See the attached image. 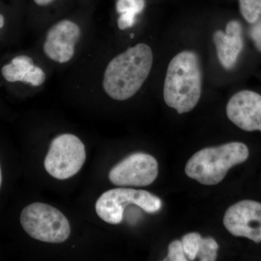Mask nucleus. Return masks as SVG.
Listing matches in <instances>:
<instances>
[{
	"label": "nucleus",
	"mask_w": 261,
	"mask_h": 261,
	"mask_svg": "<svg viewBox=\"0 0 261 261\" xmlns=\"http://www.w3.org/2000/svg\"><path fill=\"white\" fill-rule=\"evenodd\" d=\"M152 49L139 43L120 53L108 63L102 77V88L111 99L124 101L139 92L150 73Z\"/></svg>",
	"instance_id": "f257e3e1"
},
{
	"label": "nucleus",
	"mask_w": 261,
	"mask_h": 261,
	"mask_svg": "<svg viewBox=\"0 0 261 261\" xmlns=\"http://www.w3.org/2000/svg\"><path fill=\"white\" fill-rule=\"evenodd\" d=\"M202 85L198 56L193 51H181L168 64L163 86L165 102L179 114L190 112L200 100Z\"/></svg>",
	"instance_id": "f03ea898"
},
{
	"label": "nucleus",
	"mask_w": 261,
	"mask_h": 261,
	"mask_svg": "<svg viewBox=\"0 0 261 261\" xmlns=\"http://www.w3.org/2000/svg\"><path fill=\"white\" fill-rule=\"evenodd\" d=\"M249 149L242 142H230L201 149L192 156L185 167L189 177L201 185H216L222 181L228 170L247 161Z\"/></svg>",
	"instance_id": "7ed1b4c3"
},
{
	"label": "nucleus",
	"mask_w": 261,
	"mask_h": 261,
	"mask_svg": "<svg viewBox=\"0 0 261 261\" xmlns=\"http://www.w3.org/2000/svg\"><path fill=\"white\" fill-rule=\"evenodd\" d=\"M20 224L31 238L44 243L60 244L69 238L68 219L56 207L42 202H34L24 207Z\"/></svg>",
	"instance_id": "20e7f679"
},
{
	"label": "nucleus",
	"mask_w": 261,
	"mask_h": 261,
	"mask_svg": "<svg viewBox=\"0 0 261 261\" xmlns=\"http://www.w3.org/2000/svg\"><path fill=\"white\" fill-rule=\"evenodd\" d=\"M135 205L148 214L158 212L162 207L161 199L145 190L116 188L104 192L96 202L97 216L105 222L118 224L123 221L127 205Z\"/></svg>",
	"instance_id": "39448f33"
},
{
	"label": "nucleus",
	"mask_w": 261,
	"mask_h": 261,
	"mask_svg": "<svg viewBox=\"0 0 261 261\" xmlns=\"http://www.w3.org/2000/svg\"><path fill=\"white\" fill-rule=\"evenodd\" d=\"M86 157L85 146L80 139L71 134H63L51 141L44 168L53 178L68 179L80 172Z\"/></svg>",
	"instance_id": "423d86ee"
},
{
	"label": "nucleus",
	"mask_w": 261,
	"mask_h": 261,
	"mask_svg": "<svg viewBox=\"0 0 261 261\" xmlns=\"http://www.w3.org/2000/svg\"><path fill=\"white\" fill-rule=\"evenodd\" d=\"M159 174L157 160L150 154H130L110 171L109 179L119 187H146L153 183Z\"/></svg>",
	"instance_id": "0eeeda50"
},
{
	"label": "nucleus",
	"mask_w": 261,
	"mask_h": 261,
	"mask_svg": "<svg viewBox=\"0 0 261 261\" xmlns=\"http://www.w3.org/2000/svg\"><path fill=\"white\" fill-rule=\"evenodd\" d=\"M225 228L235 237L261 243V203L242 200L228 207L224 217Z\"/></svg>",
	"instance_id": "6e6552de"
},
{
	"label": "nucleus",
	"mask_w": 261,
	"mask_h": 261,
	"mask_svg": "<svg viewBox=\"0 0 261 261\" xmlns=\"http://www.w3.org/2000/svg\"><path fill=\"white\" fill-rule=\"evenodd\" d=\"M81 35L78 24L70 20H61L48 30L43 51L51 61L65 64L74 57L75 46Z\"/></svg>",
	"instance_id": "1a4fd4ad"
},
{
	"label": "nucleus",
	"mask_w": 261,
	"mask_h": 261,
	"mask_svg": "<svg viewBox=\"0 0 261 261\" xmlns=\"http://www.w3.org/2000/svg\"><path fill=\"white\" fill-rule=\"evenodd\" d=\"M228 119L247 132H261V95L250 90L233 94L226 106Z\"/></svg>",
	"instance_id": "9d476101"
},
{
	"label": "nucleus",
	"mask_w": 261,
	"mask_h": 261,
	"mask_svg": "<svg viewBox=\"0 0 261 261\" xmlns=\"http://www.w3.org/2000/svg\"><path fill=\"white\" fill-rule=\"evenodd\" d=\"M226 31L215 32L214 41L220 63L226 69H231L243 50L242 27L237 20H231L226 25Z\"/></svg>",
	"instance_id": "9b49d317"
},
{
	"label": "nucleus",
	"mask_w": 261,
	"mask_h": 261,
	"mask_svg": "<svg viewBox=\"0 0 261 261\" xmlns=\"http://www.w3.org/2000/svg\"><path fill=\"white\" fill-rule=\"evenodd\" d=\"M33 59L27 56L15 57L8 64L2 68V75L7 82H25L27 75L34 68Z\"/></svg>",
	"instance_id": "f8f14e48"
},
{
	"label": "nucleus",
	"mask_w": 261,
	"mask_h": 261,
	"mask_svg": "<svg viewBox=\"0 0 261 261\" xmlns=\"http://www.w3.org/2000/svg\"><path fill=\"white\" fill-rule=\"evenodd\" d=\"M145 0H117L116 8L119 15L136 18L145 9Z\"/></svg>",
	"instance_id": "ddd939ff"
},
{
	"label": "nucleus",
	"mask_w": 261,
	"mask_h": 261,
	"mask_svg": "<svg viewBox=\"0 0 261 261\" xmlns=\"http://www.w3.org/2000/svg\"><path fill=\"white\" fill-rule=\"evenodd\" d=\"M219 245L214 239L202 238L199 245L197 257L200 261H214L217 257Z\"/></svg>",
	"instance_id": "4468645a"
},
{
	"label": "nucleus",
	"mask_w": 261,
	"mask_h": 261,
	"mask_svg": "<svg viewBox=\"0 0 261 261\" xmlns=\"http://www.w3.org/2000/svg\"><path fill=\"white\" fill-rule=\"evenodd\" d=\"M240 11L248 23H254L261 15V0H240Z\"/></svg>",
	"instance_id": "2eb2a0df"
},
{
	"label": "nucleus",
	"mask_w": 261,
	"mask_h": 261,
	"mask_svg": "<svg viewBox=\"0 0 261 261\" xmlns=\"http://www.w3.org/2000/svg\"><path fill=\"white\" fill-rule=\"evenodd\" d=\"M201 239L200 233L196 232L187 233L182 238L181 242L187 260H195L197 258Z\"/></svg>",
	"instance_id": "dca6fc26"
},
{
	"label": "nucleus",
	"mask_w": 261,
	"mask_h": 261,
	"mask_svg": "<svg viewBox=\"0 0 261 261\" xmlns=\"http://www.w3.org/2000/svg\"><path fill=\"white\" fill-rule=\"evenodd\" d=\"M164 261H187V258L184 252L182 243L179 240H175L168 245V255Z\"/></svg>",
	"instance_id": "f3484780"
},
{
	"label": "nucleus",
	"mask_w": 261,
	"mask_h": 261,
	"mask_svg": "<svg viewBox=\"0 0 261 261\" xmlns=\"http://www.w3.org/2000/svg\"><path fill=\"white\" fill-rule=\"evenodd\" d=\"M46 78L45 72L40 67L35 65L27 75L24 83L31 84L34 87H40L45 82Z\"/></svg>",
	"instance_id": "a211bd4d"
},
{
	"label": "nucleus",
	"mask_w": 261,
	"mask_h": 261,
	"mask_svg": "<svg viewBox=\"0 0 261 261\" xmlns=\"http://www.w3.org/2000/svg\"><path fill=\"white\" fill-rule=\"evenodd\" d=\"M250 37L255 47L261 51V15L250 29Z\"/></svg>",
	"instance_id": "6ab92c4d"
},
{
	"label": "nucleus",
	"mask_w": 261,
	"mask_h": 261,
	"mask_svg": "<svg viewBox=\"0 0 261 261\" xmlns=\"http://www.w3.org/2000/svg\"><path fill=\"white\" fill-rule=\"evenodd\" d=\"M34 1L39 6H46V5L50 4L51 2L54 0H34Z\"/></svg>",
	"instance_id": "aec40b11"
},
{
	"label": "nucleus",
	"mask_w": 261,
	"mask_h": 261,
	"mask_svg": "<svg viewBox=\"0 0 261 261\" xmlns=\"http://www.w3.org/2000/svg\"><path fill=\"white\" fill-rule=\"evenodd\" d=\"M5 25V18L3 15H0V29L3 28Z\"/></svg>",
	"instance_id": "412c9836"
},
{
	"label": "nucleus",
	"mask_w": 261,
	"mask_h": 261,
	"mask_svg": "<svg viewBox=\"0 0 261 261\" xmlns=\"http://www.w3.org/2000/svg\"><path fill=\"white\" fill-rule=\"evenodd\" d=\"M2 179H3V177H2V170L1 167H0V187H1Z\"/></svg>",
	"instance_id": "4be33fe9"
}]
</instances>
